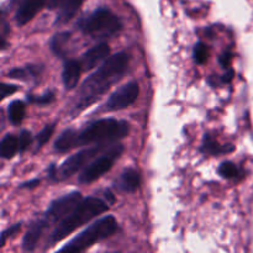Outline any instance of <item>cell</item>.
<instances>
[{"instance_id":"6da1fadb","label":"cell","mask_w":253,"mask_h":253,"mask_svg":"<svg viewBox=\"0 0 253 253\" xmlns=\"http://www.w3.org/2000/svg\"><path fill=\"white\" fill-rule=\"evenodd\" d=\"M128 62L130 57L126 52H118L108 57L101 66L82 83L78 93L79 99L74 104L72 115L76 116L82 113L108 93L109 89L125 76L128 69Z\"/></svg>"},{"instance_id":"7a4b0ae2","label":"cell","mask_w":253,"mask_h":253,"mask_svg":"<svg viewBox=\"0 0 253 253\" xmlns=\"http://www.w3.org/2000/svg\"><path fill=\"white\" fill-rule=\"evenodd\" d=\"M108 204L104 200L99 199V198H83L81 203L74 208L73 211L54 226V229L49 234L48 240H47L46 249L58 244L59 241L73 234L77 229L88 224L89 221L95 219L96 216L101 215L103 212L108 211Z\"/></svg>"},{"instance_id":"3957f363","label":"cell","mask_w":253,"mask_h":253,"mask_svg":"<svg viewBox=\"0 0 253 253\" xmlns=\"http://www.w3.org/2000/svg\"><path fill=\"white\" fill-rule=\"evenodd\" d=\"M130 131L126 121L116 119H100L90 123L81 131H76V146L103 145L119 142L125 138Z\"/></svg>"},{"instance_id":"277c9868","label":"cell","mask_w":253,"mask_h":253,"mask_svg":"<svg viewBox=\"0 0 253 253\" xmlns=\"http://www.w3.org/2000/svg\"><path fill=\"white\" fill-rule=\"evenodd\" d=\"M118 230V221L111 215L101 217V219L94 221L90 226L86 227L84 231L77 235L73 240L64 245L58 250V252L78 253L86 251L89 247L94 246L96 242L103 241L114 235Z\"/></svg>"},{"instance_id":"5b68a950","label":"cell","mask_w":253,"mask_h":253,"mask_svg":"<svg viewBox=\"0 0 253 253\" xmlns=\"http://www.w3.org/2000/svg\"><path fill=\"white\" fill-rule=\"evenodd\" d=\"M77 26L83 34L94 39H103L116 35L123 29V22L113 11L105 7H99L91 14L82 17Z\"/></svg>"},{"instance_id":"8992f818","label":"cell","mask_w":253,"mask_h":253,"mask_svg":"<svg viewBox=\"0 0 253 253\" xmlns=\"http://www.w3.org/2000/svg\"><path fill=\"white\" fill-rule=\"evenodd\" d=\"M109 147H110V145L103 143V145H94L91 147L84 148V150L79 151V152L74 153L73 156L67 158L58 168L54 165H52L48 170L49 177L53 180L67 179V178L74 175L81 169L85 168L94 158L98 157L100 153L105 152Z\"/></svg>"},{"instance_id":"52a82bcc","label":"cell","mask_w":253,"mask_h":253,"mask_svg":"<svg viewBox=\"0 0 253 253\" xmlns=\"http://www.w3.org/2000/svg\"><path fill=\"white\" fill-rule=\"evenodd\" d=\"M123 152L124 146L120 145V143H115V145L110 146L103 155L94 158V160L82 170L81 175H79L78 178V182L84 185L95 182L96 179L103 177L105 173H108L109 170L113 168L114 163L116 162L118 158H120Z\"/></svg>"},{"instance_id":"ba28073f","label":"cell","mask_w":253,"mask_h":253,"mask_svg":"<svg viewBox=\"0 0 253 253\" xmlns=\"http://www.w3.org/2000/svg\"><path fill=\"white\" fill-rule=\"evenodd\" d=\"M82 199H83V197H82L81 193L72 192L58 198V199L53 200L48 209L46 210V212H44L43 217H42L47 229L52 226V225L58 224L64 217L68 216L73 211L74 208L81 203Z\"/></svg>"},{"instance_id":"9c48e42d","label":"cell","mask_w":253,"mask_h":253,"mask_svg":"<svg viewBox=\"0 0 253 253\" xmlns=\"http://www.w3.org/2000/svg\"><path fill=\"white\" fill-rule=\"evenodd\" d=\"M140 95V85L137 82H128L116 89L105 103V110L118 111L128 108L137 100Z\"/></svg>"},{"instance_id":"30bf717a","label":"cell","mask_w":253,"mask_h":253,"mask_svg":"<svg viewBox=\"0 0 253 253\" xmlns=\"http://www.w3.org/2000/svg\"><path fill=\"white\" fill-rule=\"evenodd\" d=\"M47 2L48 0H19L15 11V22L17 26H24L31 21Z\"/></svg>"},{"instance_id":"8fae6325","label":"cell","mask_w":253,"mask_h":253,"mask_svg":"<svg viewBox=\"0 0 253 253\" xmlns=\"http://www.w3.org/2000/svg\"><path fill=\"white\" fill-rule=\"evenodd\" d=\"M109 54H110V47L106 42H100L89 48L85 53H83L81 58L83 71H90V69L95 68L99 63L108 58Z\"/></svg>"},{"instance_id":"7c38bea8","label":"cell","mask_w":253,"mask_h":253,"mask_svg":"<svg viewBox=\"0 0 253 253\" xmlns=\"http://www.w3.org/2000/svg\"><path fill=\"white\" fill-rule=\"evenodd\" d=\"M82 72H83V66H82L81 61L67 59L64 62L63 69H62V82L67 90L74 89L78 85Z\"/></svg>"},{"instance_id":"4fadbf2b","label":"cell","mask_w":253,"mask_h":253,"mask_svg":"<svg viewBox=\"0 0 253 253\" xmlns=\"http://www.w3.org/2000/svg\"><path fill=\"white\" fill-rule=\"evenodd\" d=\"M46 230L47 226L46 224H44L43 220H42V217L32 222V224L30 225L27 232L25 234L24 239H22V250H24L25 252L35 251L40 239H41V236L43 235V232L46 231Z\"/></svg>"},{"instance_id":"5bb4252c","label":"cell","mask_w":253,"mask_h":253,"mask_svg":"<svg viewBox=\"0 0 253 253\" xmlns=\"http://www.w3.org/2000/svg\"><path fill=\"white\" fill-rule=\"evenodd\" d=\"M141 174L136 169L127 168L121 173L120 178L116 182V187L124 193H133L140 188Z\"/></svg>"},{"instance_id":"9a60e30c","label":"cell","mask_w":253,"mask_h":253,"mask_svg":"<svg viewBox=\"0 0 253 253\" xmlns=\"http://www.w3.org/2000/svg\"><path fill=\"white\" fill-rule=\"evenodd\" d=\"M235 150V146L230 145H221L214 136L210 133H205L204 138H203L202 146H200V151L205 155L211 156H219V155H226V153L232 152Z\"/></svg>"},{"instance_id":"2e32d148","label":"cell","mask_w":253,"mask_h":253,"mask_svg":"<svg viewBox=\"0 0 253 253\" xmlns=\"http://www.w3.org/2000/svg\"><path fill=\"white\" fill-rule=\"evenodd\" d=\"M83 2L84 0H64L61 6H59L54 24L63 25L71 21L76 16L77 12L79 11Z\"/></svg>"},{"instance_id":"e0dca14e","label":"cell","mask_w":253,"mask_h":253,"mask_svg":"<svg viewBox=\"0 0 253 253\" xmlns=\"http://www.w3.org/2000/svg\"><path fill=\"white\" fill-rule=\"evenodd\" d=\"M43 72V66L41 64H29L24 68H12L7 72L10 79H19V81H34L39 78Z\"/></svg>"},{"instance_id":"ac0fdd59","label":"cell","mask_w":253,"mask_h":253,"mask_svg":"<svg viewBox=\"0 0 253 253\" xmlns=\"http://www.w3.org/2000/svg\"><path fill=\"white\" fill-rule=\"evenodd\" d=\"M76 131L77 130H74V128L64 130L54 141V151L59 153H64L76 148Z\"/></svg>"},{"instance_id":"d6986e66","label":"cell","mask_w":253,"mask_h":253,"mask_svg":"<svg viewBox=\"0 0 253 253\" xmlns=\"http://www.w3.org/2000/svg\"><path fill=\"white\" fill-rule=\"evenodd\" d=\"M19 152V136L12 133H6L2 137L1 145H0V153L5 160H10Z\"/></svg>"},{"instance_id":"ffe728a7","label":"cell","mask_w":253,"mask_h":253,"mask_svg":"<svg viewBox=\"0 0 253 253\" xmlns=\"http://www.w3.org/2000/svg\"><path fill=\"white\" fill-rule=\"evenodd\" d=\"M26 115V106L21 100H14L7 106V118L11 125L19 126L24 121Z\"/></svg>"},{"instance_id":"44dd1931","label":"cell","mask_w":253,"mask_h":253,"mask_svg":"<svg viewBox=\"0 0 253 253\" xmlns=\"http://www.w3.org/2000/svg\"><path fill=\"white\" fill-rule=\"evenodd\" d=\"M71 32L68 31L58 32V34L54 35L49 42L51 51L58 57H64V48H66V44L71 41Z\"/></svg>"},{"instance_id":"7402d4cb","label":"cell","mask_w":253,"mask_h":253,"mask_svg":"<svg viewBox=\"0 0 253 253\" xmlns=\"http://www.w3.org/2000/svg\"><path fill=\"white\" fill-rule=\"evenodd\" d=\"M219 174L225 179H239L242 175L241 168L232 162H222L217 169Z\"/></svg>"},{"instance_id":"603a6c76","label":"cell","mask_w":253,"mask_h":253,"mask_svg":"<svg viewBox=\"0 0 253 253\" xmlns=\"http://www.w3.org/2000/svg\"><path fill=\"white\" fill-rule=\"evenodd\" d=\"M54 128H56V125L54 124H51V125H46L39 133L36 135V145L37 150H40L41 147H43L47 142L49 141V138L52 137L54 132Z\"/></svg>"},{"instance_id":"cb8c5ba5","label":"cell","mask_w":253,"mask_h":253,"mask_svg":"<svg viewBox=\"0 0 253 253\" xmlns=\"http://www.w3.org/2000/svg\"><path fill=\"white\" fill-rule=\"evenodd\" d=\"M193 56H194V61L198 64H204L209 58V48L204 42H198L194 47Z\"/></svg>"},{"instance_id":"d4e9b609","label":"cell","mask_w":253,"mask_h":253,"mask_svg":"<svg viewBox=\"0 0 253 253\" xmlns=\"http://www.w3.org/2000/svg\"><path fill=\"white\" fill-rule=\"evenodd\" d=\"M27 100L36 105H49L54 101V93L53 91H46L42 95H34V94H29L27 95Z\"/></svg>"},{"instance_id":"484cf974","label":"cell","mask_w":253,"mask_h":253,"mask_svg":"<svg viewBox=\"0 0 253 253\" xmlns=\"http://www.w3.org/2000/svg\"><path fill=\"white\" fill-rule=\"evenodd\" d=\"M32 142H34L32 133L27 130H22L19 133V152H25L32 145Z\"/></svg>"},{"instance_id":"4316f807","label":"cell","mask_w":253,"mask_h":253,"mask_svg":"<svg viewBox=\"0 0 253 253\" xmlns=\"http://www.w3.org/2000/svg\"><path fill=\"white\" fill-rule=\"evenodd\" d=\"M20 229H21V224H20V222H17V224L14 225V226H10L9 229L4 230V231L1 232V241H0L1 247L6 244V240L10 239V237L15 236V235L20 231Z\"/></svg>"},{"instance_id":"83f0119b","label":"cell","mask_w":253,"mask_h":253,"mask_svg":"<svg viewBox=\"0 0 253 253\" xmlns=\"http://www.w3.org/2000/svg\"><path fill=\"white\" fill-rule=\"evenodd\" d=\"M231 59H232V53L230 51H225L221 56L219 57V63L220 66L224 69L231 68Z\"/></svg>"},{"instance_id":"f1b7e54d","label":"cell","mask_w":253,"mask_h":253,"mask_svg":"<svg viewBox=\"0 0 253 253\" xmlns=\"http://www.w3.org/2000/svg\"><path fill=\"white\" fill-rule=\"evenodd\" d=\"M19 86L14 85V84H7V83H1V98L5 99L9 95L14 94L15 91H17Z\"/></svg>"},{"instance_id":"f546056e","label":"cell","mask_w":253,"mask_h":253,"mask_svg":"<svg viewBox=\"0 0 253 253\" xmlns=\"http://www.w3.org/2000/svg\"><path fill=\"white\" fill-rule=\"evenodd\" d=\"M64 0H48V7L51 10H58L59 6L62 5V2H63Z\"/></svg>"},{"instance_id":"4dcf8cb0","label":"cell","mask_w":253,"mask_h":253,"mask_svg":"<svg viewBox=\"0 0 253 253\" xmlns=\"http://www.w3.org/2000/svg\"><path fill=\"white\" fill-rule=\"evenodd\" d=\"M40 184V179H34L30 180V182H25L21 184V188H26V189H30V188H35Z\"/></svg>"},{"instance_id":"1f68e13d","label":"cell","mask_w":253,"mask_h":253,"mask_svg":"<svg viewBox=\"0 0 253 253\" xmlns=\"http://www.w3.org/2000/svg\"><path fill=\"white\" fill-rule=\"evenodd\" d=\"M105 198H106V199H108L109 204H113V203L115 202V198L113 197L111 192H109V190H106V192H105Z\"/></svg>"}]
</instances>
